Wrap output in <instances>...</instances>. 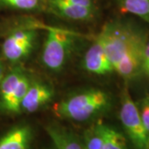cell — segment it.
<instances>
[{"mask_svg":"<svg viewBox=\"0 0 149 149\" xmlns=\"http://www.w3.org/2000/svg\"><path fill=\"white\" fill-rule=\"evenodd\" d=\"M113 70L125 80L137 77L143 71V52L148 35L132 23L107 22L98 35Z\"/></svg>","mask_w":149,"mask_h":149,"instance_id":"cell-1","label":"cell"},{"mask_svg":"<svg viewBox=\"0 0 149 149\" xmlns=\"http://www.w3.org/2000/svg\"><path fill=\"white\" fill-rule=\"evenodd\" d=\"M111 105V100L106 92L91 89L62 100L55 104L53 111L60 118L74 122L89 121L106 112Z\"/></svg>","mask_w":149,"mask_h":149,"instance_id":"cell-2","label":"cell"},{"mask_svg":"<svg viewBox=\"0 0 149 149\" xmlns=\"http://www.w3.org/2000/svg\"><path fill=\"white\" fill-rule=\"evenodd\" d=\"M75 37L74 34L62 29H50L43 45L42 60L47 69L59 71L64 67Z\"/></svg>","mask_w":149,"mask_h":149,"instance_id":"cell-3","label":"cell"},{"mask_svg":"<svg viewBox=\"0 0 149 149\" xmlns=\"http://www.w3.org/2000/svg\"><path fill=\"white\" fill-rule=\"evenodd\" d=\"M119 118L134 148H148L149 134L143 123L139 108L133 102L127 88L123 91L121 95Z\"/></svg>","mask_w":149,"mask_h":149,"instance_id":"cell-4","label":"cell"},{"mask_svg":"<svg viewBox=\"0 0 149 149\" xmlns=\"http://www.w3.org/2000/svg\"><path fill=\"white\" fill-rule=\"evenodd\" d=\"M37 37V31L33 28H22L13 31L6 37L3 43V57L12 63L26 58L33 49Z\"/></svg>","mask_w":149,"mask_h":149,"instance_id":"cell-5","label":"cell"},{"mask_svg":"<svg viewBox=\"0 0 149 149\" xmlns=\"http://www.w3.org/2000/svg\"><path fill=\"white\" fill-rule=\"evenodd\" d=\"M53 90L42 82H31L20 105V113L37 111L52 100Z\"/></svg>","mask_w":149,"mask_h":149,"instance_id":"cell-6","label":"cell"},{"mask_svg":"<svg viewBox=\"0 0 149 149\" xmlns=\"http://www.w3.org/2000/svg\"><path fill=\"white\" fill-rule=\"evenodd\" d=\"M84 68L88 72L99 75L109 74L113 71L109 61L101 40L97 36L95 41L85 52Z\"/></svg>","mask_w":149,"mask_h":149,"instance_id":"cell-7","label":"cell"},{"mask_svg":"<svg viewBox=\"0 0 149 149\" xmlns=\"http://www.w3.org/2000/svg\"><path fill=\"white\" fill-rule=\"evenodd\" d=\"M49 8L55 14L70 20H90L95 13V9L78 6L63 0H47Z\"/></svg>","mask_w":149,"mask_h":149,"instance_id":"cell-8","label":"cell"},{"mask_svg":"<svg viewBox=\"0 0 149 149\" xmlns=\"http://www.w3.org/2000/svg\"><path fill=\"white\" fill-rule=\"evenodd\" d=\"M32 139V131L29 125H17L0 138V149H29Z\"/></svg>","mask_w":149,"mask_h":149,"instance_id":"cell-9","label":"cell"},{"mask_svg":"<svg viewBox=\"0 0 149 149\" xmlns=\"http://www.w3.org/2000/svg\"><path fill=\"white\" fill-rule=\"evenodd\" d=\"M45 129L55 149H85L83 141L66 128L57 124H48Z\"/></svg>","mask_w":149,"mask_h":149,"instance_id":"cell-10","label":"cell"},{"mask_svg":"<svg viewBox=\"0 0 149 149\" xmlns=\"http://www.w3.org/2000/svg\"><path fill=\"white\" fill-rule=\"evenodd\" d=\"M102 140V149H128L126 139L122 133L111 126L96 123Z\"/></svg>","mask_w":149,"mask_h":149,"instance_id":"cell-11","label":"cell"},{"mask_svg":"<svg viewBox=\"0 0 149 149\" xmlns=\"http://www.w3.org/2000/svg\"><path fill=\"white\" fill-rule=\"evenodd\" d=\"M30 84H31V80L25 73L22 75L20 82L17 86L13 94L5 102L0 104V111L6 113H20V105H21L22 100L26 95Z\"/></svg>","mask_w":149,"mask_h":149,"instance_id":"cell-12","label":"cell"},{"mask_svg":"<svg viewBox=\"0 0 149 149\" xmlns=\"http://www.w3.org/2000/svg\"><path fill=\"white\" fill-rule=\"evenodd\" d=\"M119 10L131 13L149 24V0H115Z\"/></svg>","mask_w":149,"mask_h":149,"instance_id":"cell-13","label":"cell"},{"mask_svg":"<svg viewBox=\"0 0 149 149\" xmlns=\"http://www.w3.org/2000/svg\"><path fill=\"white\" fill-rule=\"evenodd\" d=\"M24 74L25 72L21 68L17 67L12 70L8 74H4L0 83V104L13 94Z\"/></svg>","mask_w":149,"mask_h":149,"instance_id":"cell-14","label":"cell"},{"mask_svg":"<svg viewBox=\"0 0 149 149\" xmlns=\"http://www.w3.org/2000/svg\"><path fill=\"white\" fill-rule=\"evenodd\" d=\"M42 0H0V4L17 10L32 11L37 9Z\"/></svg>","mask_w":149,"mask_h":149,"instance_id":"cell-15","label":"cell"},{"mask_svg":"<svg viewBox=\"0 0 149 149\" xmlns=\"http://www.w3.org/2000/svg\"><path fill=\"white\" fill-rule=\"evenodd\" d=\"M83 143L85 149H102V140L96 123L85 132Z\"/></svg>","mask_w":149,"mask_h":149,"instance_id":"cell-16","label":"cell"},{"mask_svg":"<svg viewBox=\"0 0 149 149\" xmlns=\"http://www.w3.org/2000/svg\"><path fill=\"white\" fill-rule=\"evenodd\" d=\"M138 108L144 127L149 134V95L143 99Z\"/></svg>","mask_w":149,"mask_h":149,"instance_id":"cell-17","label":"cell"},{"mask_svg":"<svg viewBox=\"0 0 149 149\" xmlns=\"http://www.w3.org/2000/svg\"><path fill=\"white\" fill-rule=\"evenodd\" d=\"M63 1L68 2V3H73V4H75V5L82 6V7H85V8L95 9L94 0H63Z\"/></svg>","mask_w":149,"mask_h":149,"instance_id":"cell-18","label":"cell"},{"mask_svg":"<svg viewBox=\"0 0 149 149\" xmlns=\"http://www.w3.org/2000/svg\"><path fill=\"white\" fill-rule=\"evenodd\" d=\"M147 59H149V39L145 45L143 52V61L147 60Z\"/></svg>","mask_w":149,"mask_h":149,"instance_id":"cell-19","label":"cell"},{"mask_svg":"<svg viewBox=\"0 0 149 149\" xmlns=\"http://www.w3.org/2000/svg\"><path fill=\"white\" fill-rule=\"evenodd\" d=\"M143 71L149 74V59L143 61Z\"/></svg>","mask_w":149,"mask_h":149,"instance_id":"cell-20","label":"cell"},{"mask_svg":"<svg viewBox=\"0 0 149 149\" xmlns=\"http://www.w3.org/2000/svg\"><path fill=\"white\" fill-rule=\"evenodd\" d=\"M4 76V68H3V63L2 61H0V83L3 80Z\"/></svg>","mask_w":149,"mask_h":149,"instance_id":"cell-21","label":"cell"},{"mask_svg":"<svg viewBox=\"0 0 149 149\" xmlns=\"http://www.w3.org/2000/svg\"><path fill=\"white\" fill-rule=\"evenodd\" d=\"M49 149H55V148H49Z\"/></svg>","mask_w":149,"mask_h":149,"instance_id":"cell-22","label":"cell"},{"mask_svg":"<svg viewBox=\"0 0 149 149\" xmlns=\"http://www.w3.org/2000/svg\"><path fill=\"white\" fill-rule=\"evenodd\" d=\"M148 149H149V144H148Z\"/></svg>","mask_w":149,"mask_h":149,"instance_id":"cell-23","label":"cell"},{"mask_svg":"<svg viewBox=\"0 0 149 149\" xmlns=\"http://www.w3.org/2000/svg\"><path fill=\"white\" fill-rule=\"evenodd\" d=\"M0 61H1V60H0Z\"/></svg>","mask_w":149,"mask_h":149,"instance_id":"cell-24","label":"cell"}]
</instances>
